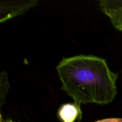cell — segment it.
<instances>
[{
    "label": "cell",
    "mask_w": 122,
    "mask_h": 122,
    "mask_svg": "<svg viewBox=\"0 0 122 122\" xmlns=\"http://www.w3.org/2000/svg\"><path fill=\"white\" fill-rule=\"evenodd\" d=\"M1 122H15L14 120H11V119H3L2 116H1Z\"/></svg>",
    "instance_id": "52a82bcc"
},
{
    "label": "cell",
    "mask_w": 122,
    "mask_h": 122,
    "mask_svg": "<svg viewBox=\"0 0 122 122\" xmlns=\"http://www.w3.org/2000/svg\"><path fill=\"white\" fill-rule=\"evenodd\" d=\"M7 74L5 71L1 73L0 77V102L1 106L3 104L5 97L10 88V83L8 81Z\"/></svg>",
    "instance_id": "5b68a950"
},
{
    "label": "cell",
    "mask_w": 122,
    "mask_h": 122,
    "mask_svg": "<svg viewBox=\"0 0 122 122\" xmlns=\"http://www.w3.org/2000/svg\"><path fill=\"white\" fill-rule=\"evenodd\" d=\"M99 6L113 26L122 32V0H101Z\"/></svg>",
    "instance_id": "3957f363"
},
{
    "label": "cell",
    "mask_w": 122,
    "mask_h": 122,
    "mask_svg": "<svg viewBox=\"0 0 122 122\" xmlns=\"http://www.w3.org/2000/svg\"><path fill=\"white\" fill-rule=\"evenodd\" d=\"M56 69L62 90L79 104L106 105L116 95L118 74L101 57L79 55L63 58Z\"/></svg>",
    "instance_id": "6da1fadb"
},
{
    "label": "cell",
    "mask_w": 122,
    "mask_h": 122,
    "mask_svg": "<svg viewBox=\"0 0 122 122\" xmlns=\"http://www.w3.org/2000/svg\"><path fill=\"white\" fill-rule=\"evenodd\" d=\"M37 0L1 1L0 4V22L3 23L14 17L21 15L38 4Z\"/></svg>",
    "instance_id": "7a4b0ae2"
},
{
    "label": "cell",
    "mask_w": 122,
    "mask_h": 122,
    "mask_svg": "<svg viewBox=\"0 0 122 122\" xmlns=\"http://www.w3.org/2000/svg\"><path fill=\"white\" fill-rule=\"evenodd\" d=\"M57 114L63 122H75L82 117L81 104L75 101L73 103L64 104L59 108Z\"/></svg>",
    "instance_id": "277c9868"
},
{
    "label": "cell",
    "mask_w": 122,
    "mask_h": 122,
    "mask_svg": "<svg viewBox=\"0 0 122 122\" xmlns=\"http://www.w3.org/2000/svg\"><path fill=\"white\" fill-rule=\"evenodd\" d=\"M94 122H122V118H108Z\"/></svg>",
    "instance_id": "8992f818"
}]
</instances>
